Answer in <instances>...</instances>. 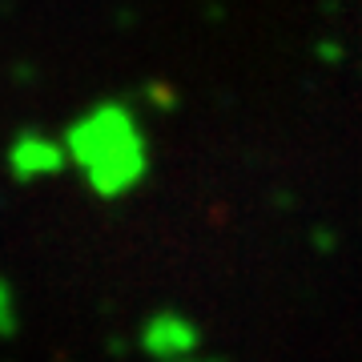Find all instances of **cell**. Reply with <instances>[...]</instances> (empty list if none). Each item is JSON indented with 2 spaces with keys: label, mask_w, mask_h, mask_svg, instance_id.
Here are the masks:
<instances>
[{
  "label": "cell",
  "mask_w": 362,
  "mask_h": 362,
  "mask_svg": "<svg viewBox=\"0 0 362 362\" xmlns=\"http://www.w3.org/2000/svg\"><path fill=\"white\" fill-rule=\"evenodd\" d=\"M73 149L101 194L129 189L145 169L141 137L125 109H97L93 117H85V125L73 129Z\"/></svg>",
  "instance_id": "cell-1"
},
{
  "label": "cell",
  "mask_w": 362,
  "mask_h": 362,
  "mask_svg": "<svg viewBox=\"0 0 362 362\" xmlns=\"http://www.w3.org/2000/svg\"><path fill=\"white\" fill-rule=\"evenodd\" d=\"M13 161H16V169H21V173H37V169L61 165V153H57V145L40 141V137H25V141L16 145Z\"/></svg>",
  "instance_id": "cell-2"
}]
</instances>
